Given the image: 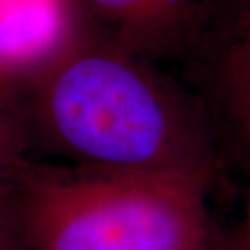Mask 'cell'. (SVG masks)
Here are the masks:
<instances>
[{
	"label": "cell",
	"mask_w": 250,
	"mask_h": 250,
	"mask_svg": "<svg viewBox=\"0 0 250 250\" xmlns=\"http://www.w3.org/2000/svg\"><path fill=\"white\" fill-rule=\"evenodd\" d=\"M17 86L34 159L213 184L216 156L207 122L146 56L84 28Z\"/></svg>",
	"instance_id": "cell-1"
},
{
	"label": "cell",
	"mask_w": 250,
	"mask_h": 250,
	"mask_svg": "<svg viewBox=\"0 0 250 250\" xmlns=\"http://www.w3.org/2000/svg\"><path fill=\"white\" fill-rule=\"evenodd\" d=\"M209 188L33 159L3 211L31 250H197L214 241Z\"/></svg>",
	"instance_id": "cell-2"
},
{
	"label": "cell",
	"mask_w": 250,
	"mask_h": 250,
	"mask_svg": "<svg viewBox=\"0 0 250 250\" xmlns=\"http://www.w3.org/2000/svg\"><path fill=\"white\" fill-rule=\"evenodd\" d=\"M84 28L73 0H0V78L36 73Z\"/></svg>",
	"instance_id": "cell-3"
},
{
	"label": "cell",
	"mask_w": 250,
	"mask_h": 250,
	"mask_svg": "<svg viewBox=\"0 0 250 250\" xmlns=\"http://www.w3.org/2000/svg\"><path fill=\"white\" fill-rule=\"evenodd\" d=\"M84 26L142 56H164L188 39L198 0H73Z\"/></svg>",
	"instance_id": "cell-4"
},
{
	"label": "cell",
	"mask_w": 250,
	"mask_h": 250,
	"mask_svg": "<svg viewBox=\"0 0 250 250\" xmlns=\"http://www.w3.org/2000/svg\"><path fill=\"white\" fill-rule=\"evenodd\" d=\"M214 61L213 83L229 122L250 149V3Z\"/></svg>",
	"instance_id": "cell-5"
},
{
	"label": "cell",
	"mask_w": 250,
	"mask_h": 250,
	"mask_svg": "<svg viewBox=\"0 0 250 250\" xmlns=\"http://www.w3.org/2000/svg\"><path fill=\"white\" fill-rule=\"evenodd\" d=\"M26 117L17 82L0 78V209L33 161Z\"/></svg>",
	"instance_id": "cell-6"
},
{
	"label": "cell",
	"mask_w": 250,
	"mask_h": 250,
	"mask_svg": "<svg viewBox=\"0 0 250 250\" xmlns=\"http://www.w3.org/2000/svg\"><path fill=\"white\" fill-rule=\"evenodd\" d=\"M0 250H31L15 223L2 209H0Z\"/></svg>",
	"instance_id": "cell-7"
},
{
	"label": "cell",
	"mask_w": 250,
	"mask_h": 250,
	"mask_svg": "<svg viewBox=\"0 0 250 250\" xmlns=\"http://www.w3.org/2000/svg\"><path fill=\"white\" fill-rule=\"evenodd\" d=\"M234 250H250V192L247 195L246 207H244L242 221H241V226H239V231H237Z\"/></svg>",
	"instance_id": "cell-8"
},
{
	"label": "cell",
	"mask_w": 250,
	"mask_h": 250,
	"mask_svg": "<svg viewBox=\"0 0 250 250\" xmlns=\"http://www.w3.org/2000/svg\"><path fill=\"white\" fill-rule=\"evenodd\" d=\"M197 250H218V247H216V244H214V241H213V242H209V244H207V246L200 247Z\"/></svg>",
	"instance_id": "cell-9"
}]
</instances>
